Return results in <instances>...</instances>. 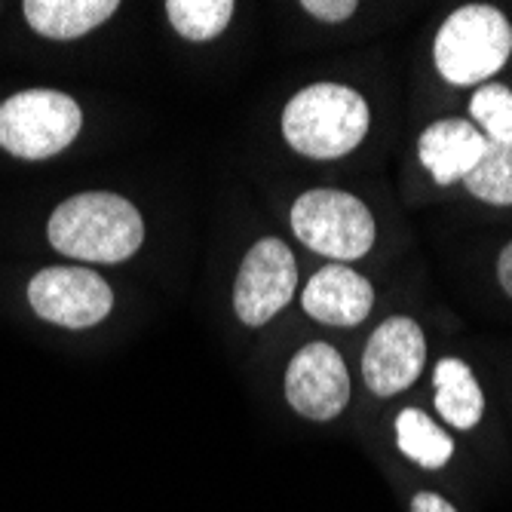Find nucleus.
<instances>
[{"mask_svg": "<svg viewBox=\"0 0 512 512\" xmlns=\"http://www.w3.org/2000/svg\"><path fill=\"white\" fill-rule=\"evenodd\" d=\"M286 399L310 421L338 417L350 402V375L341 353L322 341L298 350L286 371Z\"/></svg>", "mask_w": 512, "mask_h": 512, "instance_id": "nucleus-9", "label": "nucleus"}, {"mask_svg": "<svg viewBox=\"0 0 512 512\" xmlns=\"http://www.w3.org/2000/svg\"><path fill=\"white\" fill-rule=\"evenodd\" d=\"M28 25L50 40H77L108 22L120 4L117 0H25Z\"/></svg>", "mask_w": 512, "mask_h": 512, "instance_id": "nucleus-12", "label": "nucleus"}, {"mask_svg": "<svg viewBox=\"0 0 512 512\" xmlns=\"http://www.w3.org/2000/svg\"><path fill=\"white\" fill-rule=\"evenodd\" d=\"M512 53V25L488 4L454 10L436 34V68L454 86L491 80Z\"/></svg>", "mask_w": 512, "mask_h": 512, "instance_id": "nucleus-3", "label": "nucleus"}, {"mask_svg": "<svg viewBox=\"0 0 512 512\" xmlns=\"http://www.w3.org/2000/svg\"><path fill=\"white\" fill-rule=\"evenodd\" d=\"M28 301L46 322L62 325V329H89L111 313L114 292L92 270L46 267L28 283Z\"/></svg>", "mask_w": 512, "mask_h": 512, "instance_id": "nucleus-6", "label": "nucleus"}, {"mask_svg": "<svg viewBox=\"0 0 512 512\" xmlns=\"http://www.w3.org/2000/svg\"><path fill=\"white\" fill-rule=\"evenodd\" d=\"M488 145L491 142L482 135V129L476 123L448 117V120L427 126L421 142H417V157H421V163L427 166L433 181L448 188V184L463 181L476 169V163L482 160Z\"/></svg>", "mask_w": 512, "mask_h": 512, "instance_id": "nucleus-11", "label": "nucleus"}, {"mask_svg": "<svg viewBox=\"0 0 512 512\" xmlns=\"http://www.w3.org/2000/svg\"><path fill=\"white\" fill-rule=\"evenodd\" d=\"M295 283H298V264L292 249L276 237L258 240L243 258L234 283L237 316L246 325H252V329H258V325L270 322L292 301Z\"/></svg>", "mask_w": 512, "mask_h": 512, "instance_id": "nucleus-7", "label": "nucleus"}, {"mask_svg": "<svg viewBox=\"0 0 512 512\" xmlns=\"http://www.w3.org/2000/svg\"><path fill=\"white\" fill-rule=\"evenodd\" d=\"M234 10L237 7L230 0H169L166 4V16L172 28L184 40H197V43L218 37L227 28Z\"/></svg>", "mask_w": 512, "mask_h": 512, "instance_id": "nucleus-15", "label": "nucleus"}, {"mask_svg": "<svg viewBox=\"0 0 512 512\" xmlns=\"http://www.w3.org/2000/svg\"><path fill=\"white\" fill-rule=\"evenodd\" d=\"M301 304L316 322L353 329V325L368 319L371 307H375V289L362 273L344 264H329L313 273L301 295Z\"/></svg>", "mask_w": 512, "mask_h": 512, "instance_id": "nucleus-10", "label": "nucleus"}, {"mask_svg": "<svg viewBox=\"0 0 512 512\" xmlns=\"http://www.w3.org/2000/svg\"><path fill=\"white\" fill-rule=\"evenodd\" d=\"M463 184L473 197L491 206H512V145H488Z\"/></svg>", "mask_w": 512, "mask_h": 512, "instance_id": "nucleus-16", "label": "nucleus"}, {"mask_svg": "<svg viewBox=\"0 0 512 512\" xmlns=\"http://www.w3.org/2000/svg\"><path fill=\"white\" fill-rule=\"evenodd\" d=\"M427 362L424 329L408 316L384 319L362 353V378L375 396H396L421 378Z\"/></svg>", "mask_w": 512, "mask_h": 512, "instance_id": "nucleus-8", "label": "nucleus"}, {"mask_svg": "<svg viewBox=\"0 0 512 512\" xmlns=\"http://www.w3.org/2000/svg\"><path fill=\"white\" fill-rule=\"evenodd\" d=\"M46 237L62 255L117 264L142 249L145 221L129 200L108 191H86L53 212Z\"/></svg>", "mask_w": 512, "mask_h": 512, "instance_id": "nucleus-1", "label": "nucleus"}, {"mask_svg": "<svg viewBox=\"0 0 512 512\" xmlns=\"http://www.w3.org/2000/svg\"><path fill=\"white\" fill-rule=\"evenodd\" d=\"M371 114L356 89L341 83H313L283 111L286 142L313 160H338L362 145Z\"/></svg>", "mask_w": 512, "mask_h": 512, "instance_id": "nucleus-2", "label": "nucleus"}, {"mask_svg": "<svg viewBox=\"0 0 512 512\" xmlns=\"http://www.w3.org/2000/svg\"><path fill=\"white\" fill-rule=\"evenodd\" d=\"M436 408L457 430H473L485 414V396L467 362L442 359L436 365Z\"/></svg>", "mask_w": 512, "mask_h": 512, "instance_id": "nucleus-13", "label": "nucleus"}, {"mask_svg": "<svg viewBox=\"0 0 512 512\" xmlns=\"http://www.w3.org/2000/svg\"><path fill=\"white\" fill-rule=\"evenodd\" d=\"M411 512H457V509L448 500H442L439 494L421 491V494L411 500Z\"/></svg>", "mask_w": 512, "mask_h": 512, "instance_id": "nucleus-19", "label": "nucleus"}, {"mask_svg": "<svg viewBox=\"0 0 512 512\" xmlns=\"http://www.w3.org/2000/svg\"><path fill=\"white\" fill-rule=\"evenodd\" d=\"M497 276H500V286L506 289V295L512 298V243L500 252V261H497Z\"/></svg>", "mask_w": 512, "mask_h": 512, "instance_id": "nucleus-20", "label": "nucleus"}, {"mask_svg": "<svg viewBox=\"0 0 512 512\" xmlns=\"http://www.w3.org/2000/svg\"><path fill=\"white\" fill-rule=\"evenodd\" d=\"M83 126L80 105L56 89H25L0 105V148L19 160L62 154Z\"/></svg>", "mask_w": 512, "mask_h": 512, "instance_id": "nucleus-4", "label": "nucleus"}, {"mask_svg": "<svg viewBox=\"0 0 512 512\" xmlns=\"http://www.w3.org/2000/svg\"><path fill=\"white\" fill-rule=\"evenodd\" d=\"M292 230L307 249L335 261L368 255L378 234L368 206L359 197L332 188H316L295 200Z\"/></svg>", "mask_w": 512, "mask_h": 512, "instance_id": "nucleus-5", "label": "nucleus"}, {"mask_svg": "<svg viewBox=\"0 0 512 512\" xmlns=\"http://www.w3.org/2000/svg\"><path fill=\"white\" fill-rule=\"evenodd\" d=\"M301 7L322 22H344L359 10L356 0H304Z\"/></svg>", "mask_w": 512, "mask_h": 512, "instance_id": "nucleus-18", "label": "nucleus"}, {"mask_svg": "<svg viewBox=\"0 0 512 512\" xmlns=\"http://www.w3.org/2000/svg\"><path fill=\"white\" fill-rule=\"evenodd\" d=\"M470 114L491 145H512V89L485 83L473 92Z\"/></svg>", "mask_w": 512, "mask_h": 512, "instance_id": "nucleus-17", "label": "nucleus"}, {"mask_svg": "<svg viewBox=\"0 0 512 512\" xmlns=\"http://www.w3.org/2000/svg\"><path fill=\"white\" fill-rule=\"evenodd\" d=\"M396 442H399V451L408 460H414L417 467H424V470L445 467V463L451 460V454H454L451 436L442 427H436L421 408L399 411V417H396Z\"/></svg>", "mask_w": 512, "mask_h": 512, "instance_id": "nucleus-14", "label": "nucleus"}]
</instances>
